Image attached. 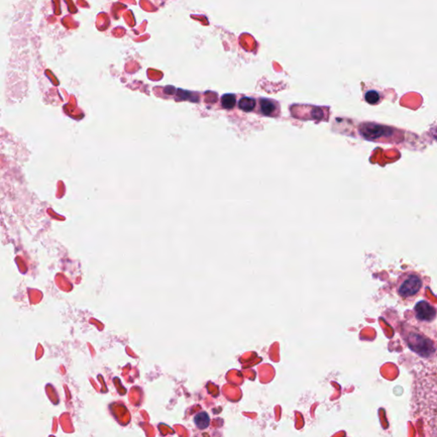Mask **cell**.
<instances>
[{
  "label": "cell",
  "mask_w": 437,
  "mask_h": 437,
  "mask_svg": "<svg viewBox=\"0 0 437 437\" xmlns=\"http://www.w3.org/2000/svg\"><path fill=\"white\" fill-rule=\"evenodd\" d=\"M423 286L420 277L416 274H408L402 277L398 286V294L402 297H413Z\"/></svg>",
  "instance_id": "cell-1"
},
{
  "label": "cell",
  "mask_w": 437,
  "mask_h": 437,
  "mask_svg": "<svg viewBox=\"0 0 437 437\" xmlns=\"http://www.w3.org/2000/svg\"><path fill=\"white\" fill-rule=\"evenodd\" d=\"M408 344L412 350L414 351L415 353H418L420 356L428 357L434 352L433 342L419 334H410Z\"/></svg>",
  "instance_id": "cell-2"
},
{
  "label": "cell",
  "mask_w": 437,
  "mask_h": 437,
  "mask_svg": "<svg viewBox=\"0 0 437 437\" xmlns=\"http://www.w3.org/2000/svg\"><path fill=\"white\" fill-rule=\"evenodd\" d=\"M360 133L367 139L375 140V139L380 138L384 136H389L390 135V129L386 126L379 125V124H364L360 128Z\"/></svg>",
  "instance_id": "cell-3"
},
{
  "label": "cell",
  "mask_w": 437,
  "mask_h": 437,
  "mask_svg": "<svg viewBox=\"0 0 437 437\" xmlns=\"http://www.w3.org/2000/svg\"><path fill=\"white\" fill-rule=\"evenodd\" d=\"M414 314L416 318L420 321L430 322L434 320L436 312L433 306L425 301L418 302L414 307Z\"/></svg>",
  "instance_id": "cell-4"
},
{
  "label": "cell",
  "mask_w": 437,
  "mask_h": 437,
  "mask_svg": "<svg viewBox=\"0 0 437 437\" xmlns=\"http://www.w3.org/2000/svg\"><path fill=\"white\" fill-rule=\"evenodd\" d=\"M194 423L199 429H207L210 424V418L206 412H201L195 416Z\"/></svg>",
  "instance_id": "cell-5"
},
{
  "label": "cell",
  "mask_w": 437,
  "mask_h": 437,
  "mask_svg": "<svg viewBox=\"0 0 437 437\" xmlns=\"http://www.w3.org/2000/svg\"><path fill=\"white\" fill-rule=\"evenodd\" d=\"M260 105H261V113H262L264 115H266V116L272 115L275 110H276V105H275L274 103H273L272 100H270V99L261 98V102H260Z\"/></svg>",
  "instance_id": "cell-6"
},
{
  "label": "cell",
  "mask_w": 437,
  "mask_h": 437,
  "mask_svg": "<svg viewBox=\"0 0 437 437\" xmlns=\"http://www.w3.org/2000/svg\"><path fill=\"white\" fill-rule=\"evenodd\" d=\"M238 107L244 112H251L255 109V100L249 97H244L239 100Z\"/></svg>",
  "instance_id": "cell-7"
},
{
  "label": "cell",
  "mask_w": 437,
  "mask_h": 437,
  "mask_svg": "<svg viewBox=\"0 0 437 437\" xmlns=\"http://www.w3.org/2000/svg\"><path fill=\"white\" fill-rule=\"evenodd\" d=\"M222 104L225 109H233L236 104V96L234 94H225L222 96Z\"/></svg>",
  "instance_id": "cell-8"
},
{
  "label": "cell",
  "mask_w": 437,
  "mask_h": 437,
  "mask_svg": "<svg viewBox=\"0 0 437 437\" xmlns=\"http://www.w3.org/2000/svg\"><path fill=\"white\" fill-rule=\"evenodd\" d=\"M365 99L368 104L374 105V104L379 103V100H380V96H379V93L376 91H368L365 95Z\"/></svg>",
  "instance_id": "cell-9"
},
{
  "label": "cell",
  "mask_w": 437,
  "mask_h": 437,
  "mask_svg": "<svg viewBox=\"0 0 437 437\" xmlns=\"http://www.w3.org/2000/svg\"><path fill=\"white\" fill-rule=\"evenodd\" d=\"M314 112H315L314 115V118H316V119H320V118H322V110H320V109H314Z\"/></svg>",
  "instance_id": "cell-10"
}]
</instances>
